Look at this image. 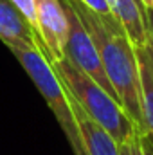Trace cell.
I'll use <instances>...</instances> for the list:
<instances>
[{
  "label": "cell",
  "mask_w": 153,
  "mask_h": 155,
  "mask_svg": "<svg viewBox=\"0 0 153 155\" xmlns=\"http://www.w3.org/2000/svg\"><path fill=\"white\" fill-rule=\"evenodd\" d=\"M81 18L83 25L90 33L97 54L101 58L103 69L115 88L121 105L137 123V126L146 132L144 112H142V90L141 74L135 45L128 36L126 29L115 15H99L81 0H67Z\"/></svg>",
  "instance_id": "6da1fadb"
},
{
  "label": "cell",
  "mask_w": 153,
  "mask_h": 155,
  "mask_svg": "<svg viewBox=\"0 0 153 155\" xmlns=\"http://www.w3.org/2000/svg\"><path fill=\"white\" fill-rule=\"evenodd\" d=\"M52 67L61 78L69 94L77 101V105L97 124H101L117 143L126 141L130 135L141 130L124 110V107L90 76L79 71L69 58L58 60L56 63H52Z\"/></svg>",
  "instance_id": "7a4b0ae2"
},
{
  "label": "cell",
  "mask_w": 153,
  "mask_h": 155,
  "mask_svg": "<svg viewBox=\"0 0 153 155\" xmlns=\"http://www.w3.org/2000/svg\"><path fill=\"white\" fill-rule=\"evenodd\" d=\"M9 51L20 61V65L24 67L27 76L36 85L41 97L45 99L47 107L52 110L60 128L63 130V134H65V137H67V141H69V144L72 148V153L86 155L76 116H74L72 107H70L69 90L65 88L61 78L58 76V72L54 71L52 63L40 51L38 45H31V43L13 45V47H9Z\"/></svg>",
  "instance_id": "3957f363"
},
{
  "label": "cell",
  "mask_w": 153,
  "mask_h": 155,
  "mask_svg": "<svg viewBox=\"0 0 153 155\" xmlns=\"http://www.w3.org/2000/svg\"><path fill=\"white\" fill-rule=\"evenodd\" d=\"M67 11V20H69V33H67V43H65V58H69L79 71H83L86 76H90L99 87H103L112 97L119 101V96L112 87L110 79L106 76L101 58L97 54V49L94 45V40L86 27L83 25L81 18L72 9V5L67 0H61ZM121 103V101H119Z\"/></svg>",
  "instance_id": "277c9868"
},
{
  "label": "cell",
  "mask_w": 153,
  "mask_h": 155,
  "mask_svg": "<svg viewBox=\"0 0 153 155\" xmlns=\"http://www.w3.org/2000/svg\"><path fill=\"white\" fill-rule=\"evenodd\" d=\"M36 5V31H38L43 54L50 63L65 58V43L69 33L67 11L61 0H34Z\"/></svg>",
  "instance_id": "5b68a950"
},
{
  "label": "cell",
  "mask_w": 153,
  "mask_h": 155,
  "mask_svg": "<svg viewBox=\"0 0 153 155\" xmlns=\"http://www.w3.org/2000/svg\"><path fill=\"white\" fill-rule=\"evenodd\" d=\"M0 40L7 47L25 43L38 45L40 51L43 52L40 35L20 13V9L13 4V0H0Z\"/></svg>",
  "instance_id": "8992f818"
},
{
  "label": "cell",
  "mask_w": 153,
  "mask_h": 155,
  "mask_svg": "<svg viewBox=\"0 0 153 155\" xmlns=\"http://www.w3.org/2000/svg\"><path fill=\"white\" fill-rule=\"evenodd\" d=\"M70 107H72V112L76 116L86 155H121L119 153V143L77 105V101L72 96H70Z\"/></svg>",
  "instance_id": "52a82bcc"
},
{
  "label": "cell",
  "mask_w": 153,
  "mask_h": 155,
  "mask_svg": "<svg viewBox=\"0 0 153 155\" xmlns=\"http://www.w3.org/2000/svg\"><path fill=\"white\" fill-rule=\"evenodd\" d=\"M106 4L126 29L135 47L146 45L151 40L146 20V7L139 0H106Z\"/></svg>",
  "instance_id": "ba28073f"
},
{
  "label": "cell",
  "mask_w": 153,
  "mask_h": 155,
  "mask_svg": "<svg viewBox=\"0 0 153 155\" xmlns=\"http://www.w3.org/2000/svg\"><path fill=\"white\" fill-rule=\"evenodd\" d=\"M139 74H141V90H142V112L146 134L153 139V41L135 47Z\"/></svg>",
  "instance_id": "9c48e42d"
},
{
  "label": "cell",
  "mask_w": 153,
  "mask_h": 155,
  "mask_svg": "<svg viewBox=\"0 0 153 155\" xmlns=\"http://www.w3.org/2000/svg\"><path fill=\"white\" fill-rule=\"evenodd\" d=\"M141 135H142V130L135 132L126 141L119 143V153L121 155H144V152H142V143H141Z\"/></svg>",
  "instance_id": "30bf717a"
},
{
  "label": "cell",
  "mask_w": 153,
  "mask_h": 155,
  "mask_svg": "<svg viewBox=\"0 0 153 155\" xmlns=\"http://www.w3.org/2000/svg\"><path fill=\"white\" fill-rule=\"evenodd\" d=\"M81 2L85 5H88L90 9H94L96 13H99V15H114L110 11L108 4H106V0H81Z\"/></svg>",
  "instance_id": "8fae6325"
},
{
  "label": "cell",
  "mask_w": 153,
  "mask_h": 155,
  "mask_svg": "<svg viewBox=\"0 0 153 155\" xmlns=\"http://www.w3.org/2000/svg\"><path fill=\"white\" fill-rule=\"evenodd\" d=\"M141 143H142V152H144V155H153V139L146 132H142Z\"/></svg>",
  "instance_id": "7c38bea8"
},
{
  "label": "cell",
  "mask_w": 153,
  "mask_h": 155,
  "mask_svg": "<svg viewBox=\"0 0 153 155\" xmlns=\"http://www.w3.org/2000/svg\"><path fill=\"white\" fill-rule=\"evenodd\" d=\"M146 20H148L150 36H151V41H153V9H146Z\"/></svg>",
  "instance_id": "4fadbf2b"
},
{
  "label": "cell",
  "mask_w": 153,
  "mask_h": 155,
  "mask_svg": "<svg viewBox=\"0 0 153 155\" xmlns=\"http://www.w3.org/2000/svg\"><path fill=\"white\" fill-rule=\"evenodd\" d=\"M142 4L146 9H153V0H142Z\"/></svg>",
  "instance_id": "5bb4252c"
},
{
  "label": "cell",
  "mask_w": 153,
  "mask_h": 155,
  "mask_svg": "<svg viewBox=\"0 0 153 155\" xmlns=\"http://www.w3.org/2000/svg\"><path fill=\"white\" fill-rule=\"evenodd\" d=\"M139 2H141V4H142V0H139ZM142 5H144V4H142Z\"/></svg>",
  "instance_id": "9a60e30c"
}]
</instances>
